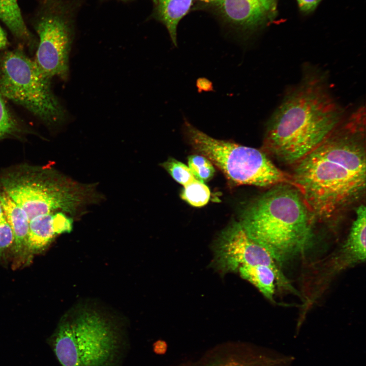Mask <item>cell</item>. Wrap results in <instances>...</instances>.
I'll return each mask as SVG.
<instances>
[{
    "mask_svg": "<svg viewBox=\"0 0 366 366\" xmlns=\"http://www.w3.org/2000/svg\"><path fill=\"white\" fill-rule=\"evenodd\" d=\"M184 130L194 148L217 166L232 182L260 187L293 185L291 175L278 168L263 151L215 139L186 119Z\"/></svg>",
    "mask_w": 366,
    "mask_h": 366,
    "instance_id": "6",
    "label": "cell"
},
{
    "mask_svg": "<svg viewBox=\"0 0 366 366\" xmlns=\"http://www.w3.org/2000/svg\"><path fill=\"white\" fill-rule=\"evenodd\" d=\"M219 8L230 23L244 28L262 22L272 11L271 0H217Z\"/></svg>",
    "mask_w": 366,
    "mask_h": 366,
    "instance_id": "10",
    "label": "cell"
},
{
    "mask_svg": "<svg viewBox=\"0 0 366 366\" xmlns=\"http://www.w3.org/2000/svg\"><path fill=\"white\" fill-rule=\"evenodd\" d=\"M192 3V0H157L159 16L175 46L178 24L189 11Z\"/></svg>",
    "mask_w": 366,
    "mask_h": 366,
    "instance_id": "14",
    "label": "cell"
},
{
    "mask_svg": "<svg viewBox=\"0 0 366 366\" xmlns=\"http://www.w3.org/2000/svg\"><path fill=\"white\" fill-rule=\"evenodd\" d=\"M47 343L60 366H120L130 347L121 326L90 311L64 318Z\"/></svg>",
    "mask_w": 366,
    "mask_h": 366,
    "instance_id": "5",
    "label": "cell"
},
{
    "mask_svg": "<svg viewBox=\"0 0 366 366\" xmlns=\"http://www.w3.org/2000/svg\"><path fill=\"white\" fill-rule=\"evenodd\" d=\"M205 2H210V1H217V0H202Z\"/></svg>",
    "mask_w": 366,
    "mask_h": 366,
    "instance_id": "24",
    "label": "cell"
},
{
    "mask_svg": "<svg viewBox=\"0 0 366 366\" xmlns=\"http://www.w3.org/2000/svg\"><path fill=\"white\" fill-rule=\"evenodd\" d=\"M325 74L305 67L267 122L263 147L279 161L294 166L319 146L346 115L332 95Z\"/></svg>",
    "mask_w": 366,
    "mask_h": 366,
    "instance_id": "2",
    "label": "cell"
},
{
    "mask_svg": "<svg viewBox=\"0 0 366 366\" xmlns=\"http://www.w3.org/2000/svg\"><path fill=\"white\" fill-rule=\"evenodd\" d=\"M0 189L26 214L29 227L54 222L61 212L76 215L99 200L90 185H83L45 166L21 164L4 171Z\"/></svg>",
    "mask_w": 366,
    "mask_h": 366,
    "instance_id": "4",
    "label": "cell"
},
{
    "mask_svg": "<svg viewBox=\"0 0 366 366\" xmlns=\"http://www.w3.org/2000/svg\"><path fill=\"white\" fill-rule=\"evenodd\" d=\"M0 93L47 125L65 120V110L52 92L50 79L20 49L0 56Z\"/></svg>",
    "mask_w": 366,
    "mask_h": 366,
    "instance_id": "7",
    "label": "cell"
},
{
    "mask_svg": "<svg viewBox=\"0 0 366 366\" xmlns=\"http://www.w3.org/2000/svg\"><path fill=\"white\" fill-rule=\"evenodd\" d=\"M188 167L194 176L198 180L204 182L210 179L215 170L211 162L202 155H194L188 159Z\"/></svg>",
    "mask_w": 366,
    "mask_h": 366,
    "instance_id": "18",
    "label": "cell"
},
{
    "mask_svg": "<svg viewBox=\"0 0 366 366\" xmlns=\"http://www.w3.org/2000/svg\"><path fill=\"white\" fill-rule=\"evenodd\" d=\"M0 203L14 234V251L17 255L27 252L29 221L21 208L9 196L0 189Z\"/></svg>",
    "mask_w": 366,
    "mask_h": 366,
    "instance_id": "12",
    "label": "cell"
},
{
    "mask_svg": "<svg viewBox=\"0 0 366 366\" xmlns=\"http://www.w3.org/2000/svg\"><path fill=\"white\" fill-rule=\"evenodd\" d=\"M214 253V265L223 274L237 272L243 265H264L274 271L280 287L292 289L270 254L248 235L240 222L232 223L221 233Z\"/></svg>",
    "mask_w": 366,
    "mask_h": 366,
    "instance_id": "9",
    "label": "cell"
},
{
    "mask_svg": "<svg viewBox=\"0 0 366 366\" xmlns=\"http://www.w3.org/2000/svg\"><path fill=\"white\" fill-rule=\"evenodd\" d=\"M196 85L199 92L201 91L208 92L213 90L211 82L205 78H198L197 80Z\"/></svg>",
    "mask_w": 366,
    "mask_h": 366,
    "instance_id": "22",
    "label": "cell"
},
{
    "mask_svg": "<svg viewBox=\"0 0 366 366\" xmlns=\"http://www.w3.org/2000/svg\"><path fill=\"white\" fill-rule=\"evenodd\" d=\"M237 272L255 286L267 299L273 301L277 278L274 271L264 265H243Z\"/></svg>",
    "mask_w": 366,
    "mask_h": 366,
    "instance_id": "13",
    "label": "cell"
},
{
    "mask_svg": "<svg viewBox=\"0 0 366 366\" xmlns=\"http://www.w3.org/2000/svg\"><path fill=\"white\" fill-rule=\"evenodd\" d=\"M365 122V107L361 106L293 166V185L314 218L329 220L364 195Z\"/></svg>",
    "mask_w": 366,
    "mask_h": 366,
    "instance_id": "1",
    "label": "cell"
},
{
    "mask_svg": "<svg viewBox=\"0 0 366 366\" xmlns=\"http://www.w3.org/2000/svg\"><path fill=\"white\" fill-rule=\"evenodd\" d=\"M39 8L34 24L39 38L34 61L50 79H66L69 71L70 28L54 0H42Z\"/></svg>",
    "mask_w": 366,
    "mask_h": 366,
    "instance_id": "8",
    "label": "cell"
},
{
    "mask_svg": "<svg viewBox=\"0 0 366 366\" xmlns=\"http://www.w3.org/2000/svg\"><path fill=\"white\" fill-rule=\"evenodd\" d=\"M181 198L191 205L201 207L207 203L210 192L208 187L196 178L184 186Z\"/></svg>",
    "mask_w": 366,
    "mask_h": 366,
    "instance_id": "17",
    "label": "cell"
},
{
    "mask_svg": "<svg viewBox=\"0 0 366 366\" xmlns=\"http://www.w3.org/2000/svg\"><path fill=\"white\" fill-rule=\"evenodd\" d=\"M156 4H157V0H152Z\"/></svg>",
    "mask_w": 366,
    "mask_h": 366,
    "instance_id": "25",
    "label": "cell"
},
{
    "mask_svg": "<svg viewBox=\"0 0 366 366\" xmlns=\"http://www.w3.org/2000/svg\"><path fill=\"white\" fill-rule=\"evenodd\" d=\"M365 206L359 205L356 209L355 216L342 249V264L350 265L365 260Z\"/></svg>",
    "mask_w": 366,
    "mask_h": 366,
    "instance_id": "11",
    "label": "cell"
},
{
    "mask_svg": "<svg viewBox=\"0 0 366 366\" xmlns=\"http://www.w3.org/2000/svg\"><path fill=\"white\" fill-rule=\"evenodd\" d=\"M300 10L310 12L314 10L321 0H297Z\"/></svg>",
    "mask_w": 366,
    "mask_h": 366,
    "instance_id": "21",
    "label": "cell"
},
{
    "mask_svg": "<svg viewBox=\"0 0 366 366\" xmlns=\"http://www.w3.org/2000/svg\"><path fill=\"white\" fill-rule=\"evenodd\" d=\"M202 1V0H201Z\"/></svg>",
    "mask_w": 366,
    "mask_h": 366,
    "instance_id": "26",
    "label": "cell"
},
{
    "mask_svg": "<svg viewBox=\"0 0 366 366\" xmlns=\"http://www.w3.org/2000/svg\"><path fill=\"white\" fill-rule=\"evenodd\" d=\"M8 45L7 35L0 26V52H3L7 47Z\"/></svg>",
    "mask_w": 366,
    "mask_h": 366,
    "instance_id": "23",
    "label": "cell"
},
{
    "mask_svg": "<svg viewBox=\"0 0 366 366\" xmlns=\"http://www.w3.org/2000/svg\"><path fill=\"white\" fill-rule=\"evenodd\" d=\"M162 165L176 181L183 186L196 178L188 166L175 159H170Z\"/></svg>",
    "mask_w": 366,
    "mask_h": 366,
    "instance_id": "19",
    "label": "cell"
},
{
    "mask_svg": "<svg viewBox=\"0 0 366 366\" xmlns=\"http://www.w3.org/2000/svg\"><path fill=\"white\" fill-rule=\"evenodd\" d=\"M14 236L0 203V255L13 245Z\"/></svg>",
    "mask_w": 366,
    "mask_h": 366,
    "instance_id": "20",
    "label": "cell"
},
{
    "mask_svg": "<svg viewBox=\"0 0 366 366\" xmlns=\"http://www.w3.org/2000/svg\"><path fill=\"white\" fill-rule=\"evenodd\" d=\"M314 219L298 189L282 184L255 199L240 223L248 235L281 264L308 248Z\"/></svg>",
    "mask_w": 366,
    "mask_h": 366,
    "instance_id": "3",
    "label": "cell"
},
{
    "mask_svg": "<svg viewBox=\"0 0 366 366\" xmlns=\"http://www.w3.org/2000/svg\"><path fill=\"white\" fill-rule=\"evenodd\" d=\"M0 19L16 38L26 43L30 42L31 36L17 0H0Z\"/></svg>",
    "mask_w": 366,
    "mask_h": 366,
    "instance_id": "15",
    "label": "cell"
},
{
    "mask_svg": "<svg viewBox=\"0 0 366 366\" xmlns=\"http://www.w3.org/2000/svg\"><path fill=\"white\" fill-rule=\"evenodd\" d=\"M25 130L0 93V140L21 135Z\"/></svg>",
    "mask_w": 366,
    "mask_h": 366,
    "instance_id": "16",
    "label": "cell"
}]
</instances>
